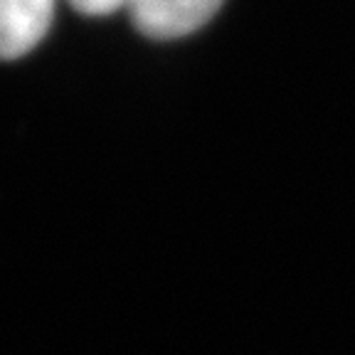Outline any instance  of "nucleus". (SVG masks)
Listing matches in <instances>:
<instances>
[{
	"label": "nucleus",
	"instance_id": "nucleus-1",
	"mask_svg": "<svg viewBox=\"0 0 355 355\" xmlns=\"http://www.w3.org/2000/svg\"><path fill=\"white\" fill-rule=\"evenodd\" d=\"M225 0H126L123 8L139 33L153 40H178L215 17Z\"/></svg>",
	"mask_w": 355,
	"mask_h": 355
},
{
	"label": "nucleus",
	"instance_id": "nucleus-2",
	"mask_svg": "<svg viewBox=\"0 0 355 355\" xmlns=\"http://www.w3.org/2000/svg\"><path fill=\"white\" fill-rule=\"evenodd\" d=\"M55 0H0V60H20L42 42Z\"/></svg>",
	"mask_w": 355,
	"mask_h": 355
},
{
	"label": "nucleus",
	"instance_id": "nucleus-3",
	"mask_svg": "<svg viewBox=\"0 0 355 355\" xmlns=\"http://www.w3.org/2000/svg\"><path fill=\"white\" fill-rule=\"evenodd\" d=\"M123 3L126 0H69V6L84 15H109V12L123 8Z\"/></svg>",
	"mask_w": 355,
	"mask_h": 355
}]
</instances>
